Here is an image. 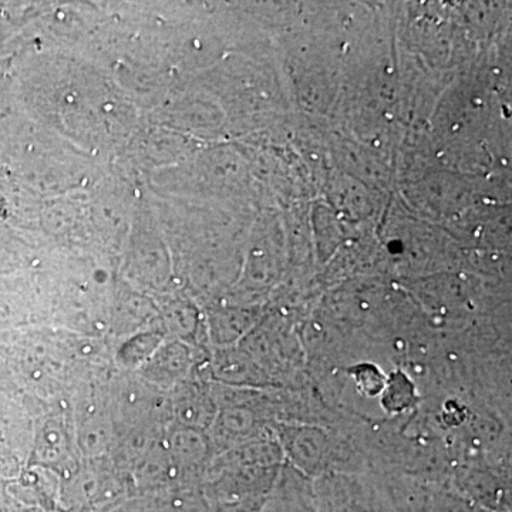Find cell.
<instances>
[{
    "mask_svg": "<svg viewBox=\"0 0 512 512\" xmlns=\"http://www.w3.org/2000/svg\"><path fill=\"white\" fill-rule=\"evenodd\" d=\"M80 460L69 403L43 404L33 430L30 461L62 480L79 466Z\"/></svg>",
    "mask_w": 512,
    "mask_h": 512,
    "instance_id": "obj_1",
    "label": "cell"
},
{
    "mask_svg": "<svg viewBox=\"0 0 512 512\" xmlns=\"http://www.w3.org/2000/svg\"><path fill=\"white\" fill-rule=\"evenodd\" d=\"M99 512H211L204 498L190 488L133 494Z\"/></svg>",
    "mask_w": 512,
    "mask_h": 512,
    "instance_id": "obj_2",
    "label": "cell"
}]
</instances>
